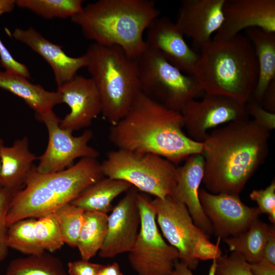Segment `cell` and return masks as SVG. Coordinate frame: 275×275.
<instances>
[{
	"label": "cell",
	"mask_w": 275,
	"mask_h": 275,
	"mask_svg": "<svg viewBox=\"0 0 275 275\" xmlns=\"http://www.w3.org/2000/svg\"><path fill=\"white\" fill-rule=\"evenodd\" d=\"M102 265L83 259L70 261L67 264V273L69 275H97Z\"/></svg>",
	"instance_id": "8d00e7d4"
},
{
	"label": "cell",
	"mask_w": 275,
	"mask_h": 275,
	"mask_svg": "<svg viewBox=\"0 0 275 275\" xmlns=\"http://www.w3.org/2000/svg\"><path fill=\"white\" fill-rule=\"evenodd\" d=\"M34 231L38 242L45 251L53 253L60 249L65 243L54 212L36 219Z\"/></svg>",
	"instance_id": "f546056e"
},
{
	"label": "cell",
	"mask_w": 275,
	"mask_h": 275,
	"mask_svg": "<svg viewBox=\"0 0 275 275\" xmlns=\"http://www.w3.org/2000/svg\"><path fill=\"white\" fill-rule=\"evenodd\" d=\"M250 199L256 202L261 213L268 215L270 221L275 223V181L264 189H255L250 194Z\"/></svg>",
	"instance_id": "836d02e7"
},
{
	"label": "cell",
	"mask_w": 275,
	"mask_h": 275,
	"mask_svg": "<svg viewBox=\"0 0 275 275\" xmlns=\"http://www.w3.org/2000/svg\"><path fill=\"white\" fill-rule=\"evenodd\" d=\"M15 5V1H0V15L11 11Z\"/></svg>",
	"instance_id": "7bdbcfd3"
},
{
	"label": "cell",
	"mask_w": 275,
	"mask_h": 275,
	"mask_svg": "<svg viewBox=\"0 0 275 275\" xmlns=\"http://www.w3.org/2000/svg\"><path fill=\"white\" fill-rule=\"evenodd\" d=\"M260 104L265 109L275 113V80L270 83L265 91Z\"/></svg>",
	"instance_id": "74e56055"
},
{
	"label": "cell",
	"mask_w": 275,
	"mask_h": 275,
	"mask_svg": "<svg viewBox=\"0 0 275 275\" xmlns=\"http://www.w3.org/2000/svg\"><path fill=\"white\" fill-rule=\"evenodd\" d=\"M177 168V184L171 196L185 204L194 224L205 234L213 233L211 224L205 214L199 197L204 175V159L202 154L188 157Z\"/></svg>",
	"instance_id": "ffe728a7"
},
{
	"label": "cell",
	"mask_w": 275,
	"mask_h": 275,
	"mask_svg": "<svg viewBox=\"0 0 275 275\" xmlns=\"http://www.w3.org/2000/svg\"><path fill=\"white\" fill-rule=\"evenodd\" d=\"M4 275H68L61 261L50 254L12 260Z\"/></svg>",
	"instance_id": "4316f807"
},
{
	"label": "cell",
	"mask_w": 275,
	"mask_h": 275,
	"mask_svg": "<svg viewBox=\"0 0 275 275\" xmlns=\"http://www.w3.org/2000/svg\"><path fill=\"white\" fill-rule=\"evenodd\" d=\"M224 20L212 39L226 41L243 30L257 28L275 33V0H225Z\"/></svg>",
	"instance_id": "9a60e30c"
},
{
	"label": "cell",
	"mask_w": 275,
	"mask_h": 275,
	"mask_svg": "<svg viewBox=\"0 0 275 275\" xmlns=\"http://www.w3.org/2000/svg\"><path fill=\"white\" fill-rule=\"evenodd\" d=\"M62 103L67 104L70 112L60 126L73 132L90 126L102 113V104L98 90L91 78L76 74L71 79L58 87Z\"/></svg>",
	"instance_id": "2e32d148"
},
{
	"label": "cell",
	"mask_w": 275,
	"mask_h": 275,
	"mask_svg": "<svg viewBox=\"0 0 275 275\" xmlns=\"http://www.w3.org/2000/svg\"><path fill=\"white\" fill-rule=\"evenodd\" d=\"M262 259L275 264V228L272 226L264 247Z\"/></svg>",
	"instance_id": "f35d334b"
},
{
	"label": "cell",
	"mask_w": 275,
	"mask_h": 275,
	"mask_svg": "<svg viewBox=\"0 0 275 275\" xmlns=\"http://www.w3.org/2000/svg\"><path fill=\"white\" fill-rule=\"evenodd\" d=\"M82 0H17L15 5L45 19H66L81 13Z\"/></svg>",
	"instance_id": "83f0119b"
},
{
	"label": "cell",
	"mask_w": 275,
	"mask_h": 275,
	"mask_svg": "<svg viewBox=\"0 0 275 275\" xmlns=\"http://www.w3.org/2000/svg\"><path fill=\"white\" fill-rule=\"evenodd\" d=\"M87 66L99 93L102 114L111 125L122 119L142 93L134 59L120 47L93 43L86 52Z\"/></svg>",
	"instance_id": "8992f818"
},
{
	"label": "cell",
	"mask_w": 275,
	"mask_h": 275,
	"mask_svg": "<svg viewBox=\"0 0 275 275\" xmlns=\"http://www.w3.org/2000/svg\"><path fill=\"white\" fill-rule=\"evenodd\" d=\"M250 267L254 275H275V264L263 259L250 264Z\"/></svg>",
	"instance_id": "ab89813d"
},
{
	"label": "cell",
	"mask_w": 275,
	"mask_h": 275,
	"mask_svg": "<svg viewBox=\"0 0 275 275\" xmlns=\"http://www.w3.org/2000/svg\"><path fill=\"white\" fill-rule=\"evenodd\" d=\"M134 59L142 93L166 107L180 112L188 102L204 95L192 75L184 74L158 51L147 45Z\"/></svg>",
	"instance_id": "9c48e42d"
},
{
	"label": "cell",
	"mask_w": 275,
	"mask_h": 275,
	"mask_svg": "<svg viewBox=\"0 0 275 275\" xmlns=\"http://www.w3.org/2000/svg\"><path fill=\"white\" fill-rule=\"evenodd\" d=\"M271 226L258 218L244 232L223 239L230 251L240 254L250 264L262 259Z\"/></svg>",
	"instance_id": "d4e9b609"
},
{
	"label": "cell",
	"mask_w": 275,
	"mask_h": 275,
	"mask_svg": "<svg viewBox=\"0 0 275 275\" xmlns=\"http://www.w3.org/2000/svg\"><path fill=\"white\" fill-rule=\"evenodd\" d=\"M44 123L48 133V143L44 153L38 159L36 170L41 174L63 171L72 165L78 158H96L99 153L88 144L93 136L92 130H86L81 135L74 136L72 132L62 128L61 120L53 111L36 116Z\"/></svg>",
	"instance_id": "8fae6325"
},
{
	"label": "cell",
	"mask_w": 275,
	"mask_h": 275,
	"mask_svg": "<svg viewBox=\"0 0 275 275\" xmlns=\"http://www.w3.org/2000/svg\"><path fill=\"white\" fill-rule=\"evenodd\" d=\"M35 218L18 221L8 227L7 244L8 248L30 255H38L45 251L38 242L34 233Z\"/></svg>",
	"instance_id": "f1b7e54d"
},
{
	"label": "cell",
	"mask_w": 275,
	"mask_h": 275,
	"mask_svg": "<svg viewBox=\"0 0 275 275\" xmlns=\"http://www.w3.org/2000/svg\"><path fill=\"white\" fill-rule=\"evenodd\" d=\"M0 63L5 71L8 73L20 75L28 79L31 78V74L27 66L16 61L11 55L0 38Z\"/></svg>",
	"instance_id": "d590c367"
},
{
	"label": "cell",
	"mask_w": 275,
	"mask_h": 275,
	"mask_svg": "<svg viewBox=\"0 0 275 275\" xmlns=\"http://www.w3.org/2000/svg\"><path fill=\"white\" fill-rule=\"evenodd\" d=\"M157 224L169 244L175 248L179 260L191 270L196 269L199 261L216 259L222 255L219 246L194 223L184 203L169 195L164 199L151 200Z\"/></svg>",
	"instance_id": "52a82bcc"
},
{
	"label": "cell",
	"mask_w": 275,
	"mask_h": 275,
	"mask_svg": "<svg viewBox=\"0 0 275 275\" xmlns=\"http://www.w3.org/2000/svg\"><path fill=\"white\" fill-rule=\"evenodd\" d=\"M103 177L101 162L96 158H82L63 171L49 174L37 172L35 166L24 187L11 201L6 218L8 227L20 219L54 212Z\"/></svg>",
	"instance_id": "5b68a950"
},
{
	"label": "cell",
	"mask_w": 275,
	"mask_h": 275,
	"mask_svg": "<svg viewBox=\"0 0 275 275\" xmlns=\"http://www.w3.org/2000/svg\"><path fill=\"white\" fill-rule=\"evenodd\" d=\"M149 0H99L71 18L87 39L121 47L135 59L146 48L143 33L159 15Z\"/></svg>",
	"instance_id": "277c9868"
},
{
	"label": "cell",
	"mask_w": 275,
	"mask_h": 275,
	"mask_svg": "<svg viewBox=\"0 0 275 275\" xmlns=\"http://www.w3.org/2000/svg\"><path fill=\"white\" fill-rule=\"evenodd\" d=\"M215 275H254L250 264L240 254L232 252L215 259Z\"/></svg>",
	"instance_id": "1f68e13d"
},
{
	"label": "cell",
	"mask_w": 275,
	"mask_h": 275,
	"mask_svg": "<svg viewBox=\"0 0 275 275\" xmlns=\"http://www.w3.org/2000/svg\"><path fill=\"white\" fill-rule=\"evenodd\" d=\"M247 114L259 125L269 131L275 128V113L265 109L261 105L250 99L245 104Z\"/></svg>",
	"instance_id": "e575fe53"
},
{
	"label": "cell",
	"mask_w": 275,
	"mask_h": 275,
	"mask_svg": "<svg viewBox=\"0 0 275 275\" xmlns=\"http://www.w3.org/2000/svg\"><path fill=\"white\" fill-rule=\"evenodd\" d=\"M199 197L202 209L211 224L213 233L221 239L244 232L261 214L257 207L245 205L238 195L213 194L201 188Z\"/></svg>",
	"instance_id": "4fadbf2b"
},
{
	"label": "cell",
	"mask_w": 275,
	"mask_h": 275,
	"mask_svg": "<svg viewBox=\"0 0 275 275\" xmlns=\"http://www.w3.org/2000/svg\"><path fill=\"white\" fill-rule=\"evenodd\" d=\"M202 97L201 100L189 101L180 112L188 136L196 142H202L210 129L249 119L245 105L230 98L209 94Z\"/></svg>",
	"instance_id": "7c38bea8"
},
{
	"label": "cell",
	"mask_w": 275,
	"mask_h": 275,
	"mask_svg": "<svg viewBox=\"0 0 275 275\" xmlns=\"http://www.w3.org/2000/svg\"><path fill=\"white\" fill-rule=\"evenodd\" d=\"M245 31L254 47L258 66V80L251 99L260 104L265 91L275 80V33L257 28Z\"/></svg>",
	"instance_id": "603a6c76"
},
{
	"label": "cell",
	"mask_w": 275,
	"mask_h": 275,
	"mask_svg": "<svg viewBox=\"0 0 275 275\" xmlns=\"http://www.w3.org/2000/svg\"><path fill=\"white\" fill-rule=\"evenodd\" d=\"M4 146V141L3 140L2 138H0V187H2L1 183V167H2L1 150Z\"/></svg>",
	"instance_id": "ee69618b"
},
{
	"label": "cell",
	"mask_w": 275,
	"mask_h": 275,
	"mask_svg": "<svg viewBox=\"0 0 275 275\" xmlns=\"http://www.w3.org/2000/svg\"><path fill=\"white\" fill-rule=\"evenodd\" d=\"M138 203L141 224L136 240L128 252L130 266L137 275H172L178 252L159 232L151 200L139 193Z\"/></svg>",
	"instance_id": "30bf717a"
},
{
	"label": "cell",
	"mask_w": 275,
	"mask_h": 275,
	"mask_svg": "<svg viewBox=\"0 0 275 275\" xmlns=\"http://www.w3.org/2000/svg\"><path fill=\"white\" fill-rule=\"evenodd\" d=\"M97 275H123L117 262L102 265Z\"/></svg>",
	"instance_id": "b9f144b4"
},
{
	"label": "cell",
	"mask_w": 275,
	"mask_h": 275,
	"mask_svg": "<svg viewBox=\"0 0 275 275\" xmlns=\"http://www.w3.org/2000/svg\"><path fill=\"white\" fill-rule=\"evenodd\" d=\"M58 218L65 243L76 247L84 221L85 211L71 203L66 204L54 212Z\"/></svg>",
	"instance_id": "4dcf8cb0"
},
{
	"label": "cell",
	"mask_w": 275,
	"mask_h": 275,
	"mask_svg": "<svg viewBox=\"0 0 275 275\" xmlns=\"http://www.w3.org/2000/svg\"><path fill=\"white\" fill-rule=\"evenodd\" d=\"M184 36L175 22L167 17H158L148 28L145 42L171 64L191 75L200 54L188 45Z\"/></svg>",
	"instance_id": "ac0fdd59"
},
{
	"label": "cell",
	"mask_w": 275,
	"mask_h": 275,
	"mask_svg": "<svg viewBox=\"0 0 275 275\" xmlns=\"http://www.w3.org/2000/svg\"><path fill=\"white\" fill-rule=\"evenodd\" d=\"M183 128L180 112L141 93L125 116L111 125L108 138L117 149L155 154L178 164L203 150L202 142L186 135Z\"/></svg>",
	"instance_id": "7a4b0ae2"
},
{
	"label": "cell",
	"mask_w": 275,
	"mask_h": 275,
	"mask_svg": "<svg viewBox=\"0 0 275 275\" xmlns=\"http://www.w3.org/2000/svg\"><path fill=\"white\" fill-rule=\"evenodd\" d=\"M192 76L205 94L224 96L245 105L257 84L258 66L245 35L226 41L212 39L201 49Z\"/></svg>",
	"instance_id": "3957f363"
},
{
	"label": "cell",
	"mask_w": 275,
	"mask_h": 275,
	"mask_svg": "<svg viewBox=\"0 0 275 275\" xmlns=\"http://www.w3.org/2000/svg\"><path fill=\"white\" fill-rule=\"evenodd\" d=\"M0 88L22 98L35 112V116L51 112L55 105L62 103L57 91H47L39 85L31 83L26 77L5 71H0Z\"/></svg>",
	"instance_id": "7402d4cb"
},
{
	"label": "cell",
	"mask_w": 275,
	"mask_h": 275,
	"mask_svg": "<svg viewBox=\"0 0 275 275\" xmlns=\"http://www.w3.org/2000/svg\"><path fill=\"white\" fill-rule=\"evenodd\" d=\"M270 131L249 119L227 123L202 142V182L213 194L238 195L269 153Z\"/></svg>",
	"instance_id": "6da1fadb"
},
{
	"label": "cell",
	"mask_w": 275,
	"mask_h": 275,
	"mask_svg": "<svg viewBox=\"0 0 275 275\" xmlns=\"http://www.w3.org/2000/svg\"><path fill=\"white\" fill-rule=\"evenodd\" d=\"M104 176L125 181L139 191L163 199L177 184L176 164L158 155L117 149L101 163Z\"/></svg>",
	"instance_id": "ba28073f"
},
{
	"label": "cell",
	"mask_w": 275,
	"mask_h": 275,
	"mask_svg": "<svg viewBox=\"0 0 275 275\" xmlns=\"http://www.w3.org/2000/svg\"><path fill=\"white\" fill-rule=\"evenodd\" d=\"M139 190L132 186L107 217V231L99 251L102 258H112L129 252L138 237L141 217L138 203Z\"/></svg>",
	"instance_id": "5bb4252c"
},
{
	"label": "cell",
	"mask_w": 275,
	"mask_h": 275,
	"mask_svg": "<svg viewBox=\"0 0 275 275\" xmlns=\"http://www.w3.org/2000/svg\"><path fill=\"white\" fill-rule=\"evenodd\" d=\"M12 35L47 62L53 70L58 87L71 79L80 69L88 65L86 53L78 57H70L62 46L49 41L32 26L26 30L16 29Z\"/></svg>",
	"instance_id": "d6986e66"
},
{
	"label": "cell",
	"mask_w": 275,
	"mask_h": 275,
	"mask_svg": "<svg viewBox=\"0 0 275 275\" xmlns=\"http://www.w3.org/2000/svg\"><path fill=\"white\" fill-rule=\"evenodd\" d=\"M107 217L106 213L85 211L76 245L81 259L89 260L100 251L107 234Z\"/></svg>",
	"instance_id": "484cf974"
},
{
	"label": "cell",
	"mask_w": 275,
	"mask_h": 275,
	"mask_svg": "<svg viewBox=\"0 0 275 275\" xmlns=\"http://www.w3.org/2000/svg\"><path fill=\"white\" fill-rule=\"evenodd\" d=\"M27 137L15 141L11 146L1 150V183L3 187L19 190L38 159L29 149Z\"/></svg>",
	"instance_id": "44dd1931"
},
{
	"label": "cell",
	"mask_w": 275,
	"mask_h": 275,
	"mask_svg": "<svg viewBox=\"0 0 275 275\" xmlns=\"http://www.w3.org/2000/svg\"><path fill=\"white\" fill-rule=\"evenodd\" d=\"M18 191L0 187V262L3 261L8 255L6 218L11 201Z\"/></svg>",
	"instance_id": "d6a6232c"
},
{
	"label": "cell",
	"mask_w": 275,
	"mask_h": 275,
	"mask_svg": "<svg viewBox=\"0 0 275 275\" xmlns=\"http://www.w3.org/2000/svg\"><path fill=\"white\" fill-rule=\"evenodd\" d=\"M225 0H183L175 22L184 36L200 49L210 42L223 20Z\"/></svg>",
	"instance_id": "e0dca14e"
},
{
	"label": "cell",
	"mask_w": 275,
	"mask_h": 275,
	"mask_svg": "<svg viewBox=\"0 0 275 275\" xmlns=\"http://www.w3.org/2000/svg\"><path fill=\"white\" fill-rule=\"evenodd\" d=\"M132 186L125 181L104 176L84 189L71 203L85 211L107 214L113 208V200Z\"/></svg>",
	"instance_id": "cb8c5ba5"
},
{
	"label": "cell",
	"mask_w": 275,
	"mask_h": 275,
	"mask_svg": "<svg viewBox=\"0 0 275 275\" xmlns=\"http://www.w3.org/2000/svg\"><path fill=\"white\" fill-rule=\"evenodd\" d=\"M215 259L212 260L208 275H215ZM172 275H194L191 270L184 263L179 260L175 263Z\"/></svg>",
	"instance_id": "60d3db41"
}]
</instances>
